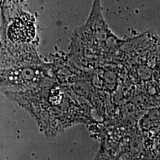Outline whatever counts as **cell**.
<instances>
[{"mask_svg":"<svg viewBox=\"0 0 160 160\" xmlns=\"http://www.w3.org/2000/svg\"><path fill=\"white\" fill-rule=\"evenodd\" d=\"M33 23L28 17L18 18L9 29L10 38L17 42H29L34 36Z\"/></svg>","mask_w":160,"mask_h":160,"instance_id":"cell-1","label":"cell"}]
</instances>
